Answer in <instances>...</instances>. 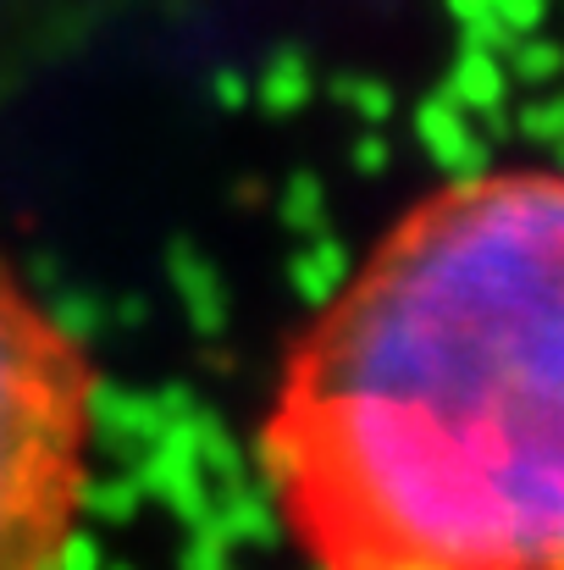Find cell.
Wrapping results in <instances>:
<instances>
[{
  "instance_id": "cell-2",
  "label": "cell",
  "mask_w": 564,
  "mask_h": 570,
  "mask_svg": "<svg viewBox=\"0 0 564 570\" xmlns=\"http://www.w3.org/2000/svg\"><path fill=\"white\" fill-rule=\"evenodd\" d=\"M95 366L0 255V570L56 566L89 499Z\"/></svg>"
},
{
  "instance_id": "cell-1",
  "label": "cell",
  "mask_w": 564,
  "mask_h": 570,
  "mask_svg": "<svg viewBox=\"0 0 564 570\" xmlns=\"http://www.w3.org/2000/svg\"><path fill=\"white\" fill-rule=\"evenodd\" d=\"M333 570H564V173L415 199L294 338L260 421Z\"/></svg>"
}]
</instances>
